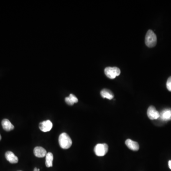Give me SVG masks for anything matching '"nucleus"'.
Wrapping results in <instances>:
<instances>
[{
    "label": "nucleus",
    "mask_w": 171,
    "mask_h": 171,
    "mask_svg": "<svg viewBox=\"0 0 171 171\" xmlns=\"http://www.w3.org/2000/svg\"><path fill=\"white\" fill-rule=\"evenodd\" d=\"M60 146L64 149L70 148L72 144L71 139L66 133H63L60 135L59 138Z\"/></svg>",
    "instance_id": "obj_1"
},
{
    "label": "nucleus",
    "mask_w": 171,
    "mask_h": 171,
    "mask_svg": "<svg viewBox=\"0 0 171 171\" xmlns=\"http://www.w3.org/2000/svg\"><path fill=\"white\" fill-rule=\"evenodd\" d=\"M145 43L148 47L153 48L156 45L157 43V37L152 30H148L146 34Z\"/></svg>",
    "instance_id": "obj_2"
},
{
    "label": "nucleus",
    "mask_w": 171,
    "mask_h": 171,
    "mask_svg": "<svg viewBox=\"0 0 171 171\" xmlns=\"http://www.w3.org/2000/svg\"><path fill=\"white\" fill-rule=\"evenodd\" d=\"M104 72L106 76L110 79H114L116 77L118 76L121 73L120 70L116 67H107L105 68Z\"/></svg>",
    "instance_id": "obj_3"
},
{
    "label": "nucleus",
    "mask_w": 171,
    "mask_h": 171,
    "mask_svg": "<svg viewBox=\"0 0 171 171\" xmlns=\"http://www.w3.org/2000/svg\"><path fill=\"white\" fill-rule=\"evenodd\" d=\"M108 145L106 143H98L94 148V152L96 155L98 156H105L108 152Z\"/></svg>",
    "instance_id": "obj_4"
},
{
    "label": "nucleus",
    "mask_w": 171,
    "mask_h": 171,
    "mask_svg": "<svg viewBox=\"0 0 171 171\" xmlns=\"http://www.w3.org/2000/svg\"><path fill=\"white\" fill-rule=\"evenodd\" d=\"M148 117L151 120L157 119L160 117V113L153 106H150L148 107L147 111Z\"/></svg>",
    "instance_id": "obj_5"
},
{
    "label": "nucleus",
    "mask_w": 171,
    "mask_h": 171,
    "mask_svg": "<svg viewBox=\"0 0 171 171\" xmlns=\"http://www.w3.org/2000/svg\"><path fill=\"white\" fill-rule=\"evenodd\" d=\"M53 127L52 123L49 120L44 121L40 123L39 125V128L41 131H42L43 132H47L51 130Z\"/></svg>",
    "instance_id": "obj_6"
},
{
    "label": "nucleus",
    "mask_w": 171,
    "mask_h": 171,
    "mask_svg": "<svg viewBox=\"0 0 171 171\" xmlns=\"http://www.w3.org/2000/svg\"><path fill=\"white\" fill-rule=\"evenodd\" d=\"M163 121H169L171 120V109L166 108L163 109L160 113L159 118Z\"/></svg>",
    "instance_id": "obj_7"
},
{
    "label": "nucleus",
    "mask_w": 171,
    "mask_h": 171,
    "mask_svg": "<svg viewBox=\"0 0 171 171\" xmlns=\"http://www.w3.org/2000/svg\"><path fill=\"white\" fill-rule=\"evenodd\" d=\"M34 154L36 156L39 158H42L46 156V150L44 148L41 146H37L34 148L33 151Z\"/></svg>",
    "instance_id": "obj_8"
},
{
    "label": "nucleus",
    "mask_w": 171,
    "mask_h": 171,
    "mask_svg": "<svg viewBox=\"0 0 171 171\" xmlns=\"http://www.w3.org/2000/svg\"><path fill=\"white\" fill-rule=\"evenodd\" d=\"M125 143L128 148L132 151H138L139 150V146L138 143L136 142L128 139L126 140Z\"/></svg>",
    "instance_id": "obj_9"
},
{
    "label": "nucleus",
    "mask_w": 171,
    "mask_h": 171,
    "mask_svg": "<svg viewBox=\"0 0 171 171\" xmlns=\"http://www.w3.org/2000/svg\"><path fill=\"white\" fill-rule=\"evenodd\" d=\"M6 160L10 163H16L18 162V158L11 151H7L5 153Z\"/></svg>",
    "instance_id": "obj_10"
},
{
    "label": "nucleus",
    "mask_w": 171,
    "mask_h": 171,
    "mask_svg": "<svg viewBox=\"0 0 171 171\" xmlns=\"http://www.w3.org/2000/svg\"><path fill=\"white\" fill-rule=\"evenodd\" d=\"M2 125L3 129L6 131H10L15 128V127L7 119H4L2 122Z\"/></svg>",
    "instance_id": "obj_11"
},
{
    "label": "nucleus",
    "mask_w": 171,
    "mask_h": 171,
    "mask_svg": "<svg viewBox=\"0 0 171 171\" xmlns=\"http://www.w3.org/2000/svg\"><path fill=\"white\" fill-rule=\"evenodd\" d=\"M101 96L103 98H107L108 100H111L113 98L114 95L112 92L108 89H103L100 92Z\"/></svg>",
    "instance_id": "obj_12"
},
{
    "label": "nucleus",
    "mask_w": 171,
    "mask_h": 171,
    "mask_svg": "<svg viewBox=\"0 0 171 171\" xmlns=\"http://www.w3.org/2000/svg\"><path fill=\"white\" fill-rule=\"evenodd\" d=\"M46 166L47 167H51L53 166V155L51 153H47L46 156Z\"/></svg>",
    "instance_id": "obj_13"
},
{
    "label": "nucleus",
    "mask_w": 171,
    "mask_h": 171,
    "mask_svg": "<svg viewBox=\"0 0 171 171\" xmlns=\"http://www.w3.org/2000/svg\"><path fill=\"white\" fill-rule=\"evenodd\" d=\"M69 97L71 98V100L72 101V102L74 103V104L77 103L78 102V99L73 94H70V96H69Z\"/></svg>",
    "instance_id": "obj_14"
},
{
    "label": "nucleus",
    "mask_w": 171,
    "mask_h": 171,
    "mask_svg": "<svg viewBox=\"0 0 171 171\" xmlns=\"http://www.w3.org/2000/svg\"><path fill=\"white\" fill-rule=\"evenodd\" d=\"M166 87L168 90L171 91V76L168 78L167 81Z\"/></svg>",
    "instance_id": "obj_15"
},
{
    "label": "nucleus",
    "mask_w": 171,
    "mask_h": 171,
    "mask_svg": "<svg viewBox=\"0 0 171 171\" xmlns=\"http://www.w3.org/2000/svg\"><path fill=\"white\" fill-rule=\"evenodd\" d=\"M65 100V102L67 105H70V106H72V105L74 104V103L71 100V98L69 97H66Z\"/></svg>",
    "instance_id": "obj_16"
},
{
    "label": "nucleus",
    "mask_w": 171,
    "mask_h": 171,
    "mask_svg": "<svg viewBox=\"0 0 171 171\" xmlns=\"http://www.w3.org/2000/svg\"><path fill=\"white\" fill-rule=\"evenodd\" d=\"M168 165H169V168L170 169H171V161H169V162H168Z\"/></svg>",
    "instance_id": "obj_17"
},
{
    "label": "nucleus",
    "mask_w": 171,
    "mask_h": 171,
    "mask_svg": "<svg viewBox=\"0 0 171 171\" xmlns=\"http://www.w3.org/2000/svg\"><path fill=\"white\" fill-rule=\"evenodd\" d=\"M33 171H40V169H38L37 168L35 167V168H34Z\"/></svg>",
    "instance_id": "obj_18"
},
{
    "label": "nucleus",
    "mask_w": 171,
    "mask_h": 171,
    "mask_svg": "<svg viewBox=\"0 0 171 171\" xmlns=\"http://www.w3.org/2000/svg\"><path fill=\"white\" fill-rule=\"evenodd\" d=\"M1 138H2L1 136V135H0V140H1Z\"/></svg>",
    "instance_id": "obj_19"
},
{
    "label": "nucleus",
    "mask_w": 171,
    "mask_h": 171,
    "mask_svg": "<svg viewBox=\"0 0 171 171\" xmlns=\"http://www.w3.org/2000/svg\"></svg>",
    "instance_id": "obj_20"
}]
</instances>
